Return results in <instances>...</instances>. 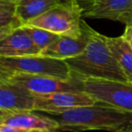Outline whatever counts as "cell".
Masks as SVG:
<instances>
[{
  "label": "cell",
  "instance_id": "obj_22",
  "mask_svg": "<svg viewBox=\"0 0 132 132\" xmlns=\"http://www.w3.org/2000/svg\"><path fill=\"white\" fill-rule=\"evenodd\" d=\"M128 132H132V130H130V131H128Z\"/></svg>",
  "mask_w": 132,
  "mask_h": 132
},
{
  "label": "cell",
  "instance_id": "obj_3",
  "mask_svg": "<svg viewBox=\"0 0 132 132\" xmlns=\"http://www.w3.org/2000/svg\"><path fill=\"white\" fill-rule=\"evenodd\" d=\"M83 12L84 7L78 0H62L58 5L32 20L28 24L43 28L58 35L79 36L82 33Z\"/></svg>",
  "mask_w": 132,
  "mask_h": 132
},
{
  "label": "cell",
  "instance_id": "obj_15",
  "mask_svg": "<svg viewBox=\"0 0 132 132\" xmlns=\"http://www.w3.org/2000/svg\"><path fill=\"white\" fill-rule=\"evenodd\" d=\"M16 2L0 1V39L23 26L16 15Z\"/></svg>",
  "mask_w": 132,
  "mask_h": 132
},
{
  "label": "cell",
  "instance_id": "obj_14",
  "mask_svg": "<svg viewBox=\"0 0 132 132\" xmlns=\"http://www.w3.org/2000/svg\"><path fill=\"white\" fill-rule=\"evenodd\" d=\"M108 45L128 81H132V50L122 36L108 37Z\"/></svg>",
  "mask_w": 132,
  "mask_h": 132
},
{
  "label": "cell",
  "instance_id": "obj_6",
  "mask_svg": "<svg viewBox=\"0 0 132 132\" xmlns=\"http://www.w3.org/2000/svg\"><path fill=\"white\" fill-rule=\"evenodd\" d=\"M0 81L24 88L36 95L81 90L80 81L76 78H72V80H62L50 76L21 72H0Z\"/></svg>",
  "mask_w": 132,
  "mask_h": 132
},
{
  "label": "cell",
  "instance_id": "obj_19",
  "mask_svg": "<svg viewBox=\"0 0 132 132\" xmlns=\"http://www.w3.org/2000/svg\"><path fill=\"white\" fill-rule=\"evenodd\" d=\"M119 22L124 24L125 26H132V11L127 13L120 18Z\"/></svg>",
  "mask_w": 132,
  "mask_h": 132
},
{
  "label": "cell",
  "instance_id": "obj_5",
  "mask_svg": "<svg viewBox=\"0 0 132 132\" xmlns=\"http://www.w3.org/2000/svg\"><path fill=\"white\" fill-rule=\"evenodd\" d=\"M76 79L80 81L81 90L93 96L98 101L132 112V81L94 78Z\"/></svg>",
  "mask_w": 132,
  "mask_h": 132
},
{
  "label": "cell",
  "instance_id": "obj_18",
  "mask_svg": "<svg viewBox=\"0 0 132 132\" xmlns=\"http://www.w3.org/2000/svg\"><path fill=\"white\" fill-rule=\"evenodd\" d=\"M121 36L123 37V39L126 41L130 49L132 50V26H126L125 31Z\"/></svg>",
  "mask_w": 132,
  "mask_h": 132
},
{
  "label": "cell",
  "instance_id": "obj_21",
  "mask_svg": "<svg viewBox=\"0 0 132 132\" xmlns=\"http://www.w3.org/2000/svg\"><path fill=\"white\" fill-rule=\"evenodd\" d=\"M78 1H81V2H86V3H90L92 2L93 0H78Z\"/></svg>",
  "mask_w": 132,
  "mask_h": 132
},
{
  "label": "cell",
  "instance_id": "obj_20",
  "mask_svg": "<svg viewBox=\"0 0 132 132\" xmlns=\"http://www.w3.org/2000/svg\"><path fill=\"white\" fill-rule=\"evenodd\" d=\"M2 2H16V0H0Z\"/></svg>",
  "mask_w": 132,
  "mask_h": 132
},
{
  "label": "cell",
  "instance_id": "obj_7",
  "mask_svg": "<svg viewBox=\"0 0 132 132\" xmlns=\"http://www.w3.org/2000/svg\"><path fill=\"white\" fill-rule=\"evenodd\" d=\"M98 101L85 92H63L35 96V111L45 114L59 113L75 108L92 106Z\"/></svg>",
  "mask_w": 132,
  "mask_h": 132
},
{
  "label": "cell",
  "instance_id": "obj_10",
  "mask_svg": "<svg viewBox=\"0 0 132 132\" xmlns=\"http://www.w3.org/2000/svg\"><path fill=\"white\" fill-rule=\"evenodd\" d=\"M35 96L26 89L0 81V112L35 111Z\"/></svg>",
  "mask_w": 132,
  "mask_h": 132
},
{
  "label": "cell",
  "instance_id": "obj_2",
  "mask_svg": "<svg viewBox=\"0 0 132 132\" xmlns=\"http://www.w3.org/2000/svg\"><path fill=\"white\" fill-rule=\"evenodd\" d=\"M72 77L94 78L112 81H129L113 56L107 42V36L92 28L90 37L85 50L73 58L65 60Z\"/></svg>",
  "mask_w": 132,
  "mask_h": 132
},
{
  "label": "cell",
  "instance_id": "obj_9",
  "mask_svg": "<svg viewBox=\"0 0 132 132\" xmlns=\"http://www.w3.org/2000/svg\"><path fill=\"white\" fill-rule=\"evenodd\" d=\"M0 124L14 128L60 131L58 121L51 116L39 114L30 110L0 112Z\"/></svg>",
  "mask_w": 132,
  "mask_h": 132
},
{
  "label": "cell",
  "instance_id": "obj_17",
  "mask_svg": "<svg viewBox=\"0 0 132 132\" xmlns=\"http://www.w3.org/2000/svg\"><path fill=\"white\" fill-rule=\"evenodd\" d=\"M0 132H61L59 130H44V129H29V128H14L7 125L0 124Z\"/></svg>",
  "mask_w": 132,
  "mask_h": 132
},
{
  "label": "cell",
  "instance_id": "obj_8",
  "mask_svg": "<svg viewBox=\"0 0 132 132\" xmlns=\"http://www.w3.org/2000/svg\"><path fill=\"white\" fill-rule=\"evenodd\" d=\"M82 33L79 36L60 35L57 40L40 53V55L58 59L67 60L81 54L86 48L90 37L92 27L85 22L81 21Z\"/></svg>",
  "mask_w": 132,
  "mask_h": 132
},
{
  "label": "cell",
  "instance_id": "obj_13",
  "mask_svg": "<svg viewBox=\"0 0 132 132\" xmlns=\"http://www.w3.org/2000/svg\"><path fill=\"white\" fill-rule=\"evenodd\" d=\"M62 0H16V15L24 24L44 15Z\"/></svg>",
  "mask_w": 132,
  "mask_h": 132
},
{
  "label": "cell",
  "instance_id": "obj_1",
  "mask_svg": "<svg viewBox=\"0 0 132 132\" xmlns=\"http://www.w3.org/2000/svg\"><path fill=\"white\" fill-rule=\"evenodd\" d=\"M47 115L58 121L61 132L88 130L128 132L132 130V112L101 101H98L92 106Z\"/></svg>",
  "mask_w": 132,
  "mask_h": 132
},
{
  "label": "cell",
  "instance_id": "obj_11",
  "mask_svg": "<svg viewBox=\"0 0 132 132\" xmlns=\"http://www.w3.org/2000/svg\"><path fill=\"white\" fill-rule=\"evenodd\" d=\"M83 18L108 19L118 21L127 13L132 11V0H93L86 3Z\"/></svg>",
  "mask_w": 132,
  "mask_h": 132
},
{
  "label": "cell",
  "instance_id": "obj_16",
  "mask_svg": "<svg viewBox=\"0 0 132 132\" xmlns=\"http://www.w3.org/2000/svg\"><path fill=\"white\" fill-rule=\"evenodd\" d=\"M22 26L28 33V35H30V37L33 40L34 44L40 50V52L44 51L45 48H47L50 44H53L60 36V35H55V34L52 33L50 31L37 27V26H34L32 24H24Z\"/></svg>",
  "mask_w": 132,
  "mask_h": 132
},
{
  "label": "cell",
  "instance_id": "obj_4",
  "mask_svg": "<svg viewBox=\"0 0 132 132\" xmlns=\"http://www.w3.org/2000/svg\"><path fill=\"white\" fill-rule=\"evenodd\" d=\"M0 72H21L62 80H72L73 78L72 71L65 61L40 54L21 57L0 56Z\"/></svg>",
  "mask_w": 132,
  "mask_h": 132
},
{
  "label": "cell",
  "instance_id": "obj_12",
  "mask_svg": "<svg viewBox=\"0 0 132 132\" xmlns=\"http://www.w3.org/2000/svg\"><path fill=\"white\" fill-rule=\"evenodd\" d=\"M40 53L23 26L0 39V56L2 57L38 55Z\"/></svg>",
  "mask_w": 132,
  "mask_h": 132
}]
</instances>
